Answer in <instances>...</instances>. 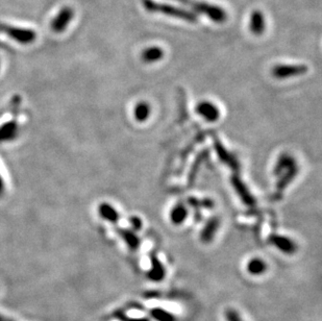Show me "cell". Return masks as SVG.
<instances>
[{
  "label": "cell",
  "instance_id": "cell-22",
  "mask_svg": "<svg viewBox=\"0 0 322 321\" xmlns=\"http://www.w3.org/2000/svg\"><path fill=\"white\" fill-rule=\"evenodd\" d=\"M130 222H131V225H132V227L134 229H136V230H140L141 229L142 221H141V219L139 217H132Z\"/></svg>",
  "mask_w": 322,
  "mask_h": 321
},
{
  "label": "cell",
  "instance_id": "cell-14",
  "mask_svg": "<svg viewBox=\"0 0 322 321\" xmlns=\"http://www.w3.org/2000/svg\"><path fill=\"white\" fill-rule=\"evenodd\" d=\"M267 269H268L267 263L265 262V260L259 257L252 258L246 265V271L250 275H254V276H259L264 274L267 271Z\"/></svg>",
  "mask_w": 322,
  "mask_h": 321
},
{
  "label": "cell",
  "instance_id": "cell-18",
  "mask_svg": "<svg viewBox=\"0 0 322 321\" xmlns=\"http://www.w3.org/2000/svg\"><path fill=\"white\" fill-rule=\"evenodd\" d=\"M219 227V220L217 218H212L204 227L200 234L202 241L205 243H208L213 240L215 234L218 230Z\"/></svg>",
  "mask_w": 322,
  "mask_h": 321
},
{
  "label": "cell",
  "instance_id": "cell-20",
  "mask_svg": "<svg viewBox=\"0 0 322 321\" xmlns=\"http://www.w3.org/2000/svg\"><path fill=\"white\" fill-rule=\"evenodd\" d=\"M225 318L226 321H243L240 314L234 309H228L225 312Z\"/></svg>",
  "mask_w": 322,
  "mask_h": 321
},
{
  "label": "cell",
  "instance_id": "cell-3",
  "mask_svg": "<svg viewBox=\"0 0 322 321\" xmlns=\"http://www.w3.org/2000/svg\"><path fill=\"white\" fill-rule=\"evenodd\" d=\"M175 2L191 8L192 11L207 15L214 22L222 23L227 18V15L224 12V10L217 6H213L204 2H198V0H175Z\"/></svg>",
  "mask_w": 322,
  "mask_h": 321
},
{
  "label": "cell",
  "instance_id": "cell-2",
  "mask_svg": "<svg viewBox=\"0 0 322 321\" xmlns=\"http://www.w3.org/2000/svg\"><path fill=\"white\" fill-rule=\"evenodd\" d=\"M298 166L295 158L287 153H283L277 158L274 167V174L277 176V186L280 189L287 187L296 176Z\"/></svg>",
  "mask_w": 322,
  "mask_h": 321
},
{
  "label": "cell",
  "instance_id": "cell-6",
  "mask_svg": "<svg viewBox=\"0 0 322 321\" xmlns=\"http://www.w3.org/2000/svg\"><path fill=\"white\" fill-rule=\"evenodd\" d=\"M269 243L275 248H277L280 253L288 256L294 255L298 249V245L296 244V242L290 237H287L285 235H277V234L270 235Z\"/></svg>",
  "mask_w": 322,
  "mask_h": 321
},
{
  "label": "cell",
  "instance_id": "cell-11",
  "mask_svg": "<svg viewBox=\"0 0 322 321\" xmlns=\"http://www.w3.org/2000/svg\"><path fill=\"white\" fill-rule=\"evenodd\" d=\"M150 269L147 272V277L152 280V282H160L163 280L166 276V268L164 264L159 261V259L154 256L151 255L150 256Z\"/></svg>",
  "mask_w": 322,
  "mask_h": 321
},
{
  "label": "cell",
  "instance_id": "cell-23",
  "mask_svg": "<svg viewBox=\"0 0 322 321\" xmlns=\"http://www.w3.org/2000/svg\"><path fill=\"white\" fill-rule=\"evenodd\" d=\"M4 192H5V182L2 174H0V195L4 194Z\"/></svg>",
  "mask_w": 322,
  "mask_h": 321
},
{
  "label": "cell",
  "instance_id": "cell-17",
  "mask_svg": "<svg viewBox=\"0 0 322 321\" xmlns=\"http://www.w3.org/2000/svg\"><path fill=\"white\" fill-rule=\"evenodd\" d=\"M118 233H119L120 237L123 239V241L125 242V244H127L128 247L130 249H132V251H137V249L140 247L141 240L134 233L133 230H131V229H119Z\"/></svg>",
  "mask_w": 322,
  "mask_h": 321
},
{
  "label": "cell",
  "instance_id": "cell-1",
  "mask_svg": "<svg viewBox=\"0 0 322 321\" xmlns=\"http://www.w3.org/2000/svg\"><path fill=\"white\" fill-rule=\"evenodd\" d=\"M141 2L143 7L150 13H160L170 17L178 18V19L185 20L190 23H195L198 20L197 15L192 11H187L185 9H181L167 4H158L153 2V0H141Z\"/></svg>",
  "mask_w": 322,
  "mask_h": 321
},
{
  "label": "cell",
  "instance_id": "cell-10",
  "mask_svg": "<svg viewBox=\"0 0 322 321\" xmlns=\"http://www.w3.org/2000/svg\"><path fill=\"white\" fill-rule=\"evenodd\" d=\"M189 216V210L186 205L178 203L169 211V220L173 225H182L186 222Z\"/></svg>",
  "mask_w": 322,
  "mask_h": 321
},
{
  "label": "cell",
  "instance_id": "cell-5",
  "mask_svg": "<svg viewBox=\"0 0 322 321\" xmlns=\"http://www.w3.org/2000/svg\"><path fill=\"white\" fill-rule=\"evenodd\" d=\"M308 72V66L306 65H289L278 64L272 68L271 73L276 79H287L293 76H299Z\"/></svg>",
  "mask_w": 322,
  "mask_h": 321
},
{
  "label": "cell",
  "instance_id": "cell-13",
  "mask_svg": "<svg viewBox=\"0 0 322 321\" xmlns=\"http://www.w3.org/2000/svg\"><path fill=\"white\" fill-rule=\"evenodd\" d=\"M98 213H99L100 217L107 222L116 224L119 221V218H120L119 213L116 210V208H114L111 204L103 203V204L99 205Z\"/></svg>",
  "mask_w": 322,
  "mask_h": 321
},
{
  "label": "cell",
  "instance_id": "cell-15",
  "mask_svg": "<svg viewBox=\"0 0 322 321\" xmlns=\"http://www.w3.org/2000/svg\"><path fill=\"white\" fill-rule=\"evenodd\" d=\"M164 57V50L158 46H151L145 48L141 53V59L144 63L152 64L162 60Z\"/></svg>",
  "mask_w": 322,
  "mask_h": 321
},
{
  "label": "cell",
  "instance_id": "cell-9",
  "mask_svg": "<svg viewBox=\"0 0 322 321\" xmlns=\"http://www.w3.org/2000/svg\"><path fill=\"white\" fill-rule=\"evenodd\" d=\"M152 114L151 105L146 100L138 101L133 109V117L136 122L138 123H145L149 120Z\"/></svg>",
  "mask_w": 322,
  "mask_h": 321
},
{
  "label": "cell",
  "instance_id": "cell-16",
  "mask_svg": "<svg viewBox=\"0 0 322 321\" xmlns=\"http://www.w3.org/2000/svg\"><path fill=\"white\" fill-rule=\"evenodd\" d=\"M265 17L260 11H254L252 16H250V23L249 28L255 34H262L265 30Z\"/></svg>",
  "mask_w": 322,
  "mask_h": 321
},
{
  "label": "cell",
  "instance_id": "cell-19",
  "mask_svg": "<svg viewBox=\"0 0 322 321\" xmlns=\"http://www.w3.org/2000/svg\"><path fill=\"white\" fill-rule=\"evenodd\" d=\"M149 313L155 321H177L174 314L162 308H153Z\"/></svg>",
  "mask_w": 322,
  "mask_h": 321
},
{
  "label": "cell",
  "instance_id": "cell-4",
  "mask_svg": "<svg viewBox=\"0 0 322 321\" xmlns=\"http://www.w3.org/2000/svg\"><path fill=\"white\" fill-rule=\"evenodd\" d=\"M195 113L209 123L217 122L221 117V111L219 106L208 99H204L197 102L195 106Z\"/></svg>",
  "mask_w": 322,
  "mask_h": 321
},
{
  "label": "cell",
  "instance_id": "cell-21",
  "mask_svg": "<svg viewBox=\"0 0 322 321\" xmlns=\"http://www.w3.org/2000/svg\"><path fill=\"white\" fill-rule=\"evenodd\" d=\"M115 316H116V318H117L118 320H120V321H150L149 319L144 318V317H142V318H132V317H129V316L125 315L123 312H117V313H115Z\"/></svg>",
  "mask_w": 322,
  "mask_h": 321
},
{
  "label": "cell",
  "instance_id": "cell-7",
  "mask_svg": "<svg viewBox=\"0 0 322 321\" xmlns=\"http://www.w3.org/2000/svg\"><path fill=\"white\" fill-rule=\"evenodd\" d=\"M6 33L9 37L16 42L20 44H29L32 43L35 38H37V33H35L32 29H26V28H19L9 25Z\"/></svg>",
  "mask_w": 322,
  "mask_h": 321
},
{
  "label": "cell",
  "instance_id": "cell-8",
  "mask_svg": "<svg viewBox=\"0 0 322 321\" xmlns=\"http://www.w3.org/2000/svg\"><path fill=\"white\" fill-rule=\"evenodd\" d=\"M73 16H74V12L72 9L69 8V7L63 8L60 11V13L57 15L55 19L52 20L51 29L56 32L64 31L66 29L67 25L70 23V21L72 20Z\"/></svg>",
  "mask_w": 322,
  "mask_h": 321
},
{
  "label": "cell",
  "instance_id": "cell-24",
  "mask_svg": "<svg viewBox=\"0 0 322 321\" xmlns=\"http://www.w3.org/2000/svg\"><path fill=\"white\" fill-rule=\"evenodd\" d=\"M0 321H13V320L8 317H5L4 315H0Z\"/></svg>",
  "mask_w": 322,
  "mask_h": 321
},
{
  "label": "cell",
  "instance_id": "cell-12",
  "mask_svg": "<svg viewBox=\"0 0 322 321\" xmlns=\"http://www.w3.org/2000/svg\"><path fill=\"white\" fill-rule=\"evenodd\" d=\"M18 132H19V127H18L16 120L5 122L0 126V143L16 139L18 136Z\"/></svg>",
  "mask_w": 322,
  "mask_h": 321
}]
</instances>
